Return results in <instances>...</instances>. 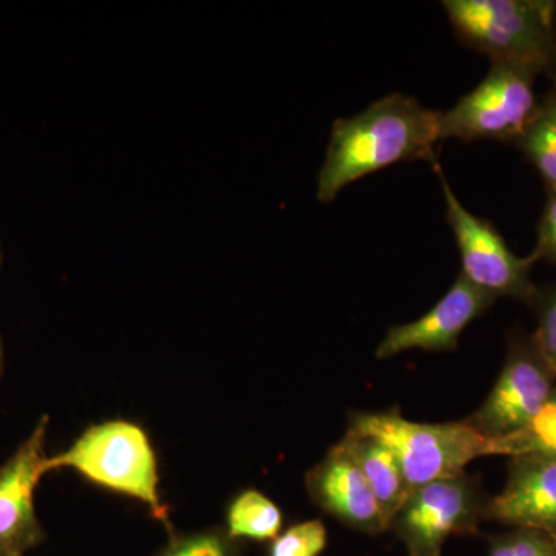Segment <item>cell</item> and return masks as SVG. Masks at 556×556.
<instances>
[{"label":"cell","instance_id":"cell-1","mask_svg":"<svg viewBox=\"0 0 556 556\" xmlns=\"http://www.w3.org/2000/svg\"><path fill=\"white\" fill-rule=\"evenodd\" d=\"M439 118L441 112L397 91L356 116L334 121L317 200L331 203L351 182L397 163L420 160L438 166Z\"/></svg>","mask_w":556,"mask_h":556},{"label":"cell","instance_id":"cell-2","mask_svg":"<svg viewBox=\"0 0 556 556\" xmlns=\"http://www.w3.org/2000/svg\"><path fill=\"white\" fill-rule=\"evenodd\" d=\"M51 471L72 470L89 484L129 497L174 532L169 504L161 496L160 459L149 431L127 419L91 424L67 448L49 456Z\"/></svg>","mask_w":556,"mask_h":556},{"label":"cell","instance_id":"cell-3","mask_svg":"<svg viewBox=\"0 0 556 556\" xmlns=\"http://www.w3.org/2000/svg\"><path fill=\"white\" fill-rule=\"evenodd\" d=\"M442 7L468 49L533 76L556 72V2L445 0Z\"/></svg>","mask_w":556,"mask_h":556},{"label":"cell","instance_id":"cell-4","mask_svg":"<svg viewBox=\"0 0 556 556\" xmlns=\"http://www.w3.org/2000/svg\"><path fill=\"white\" fill-rule=\"evenodd\" d=\"M348 431L386 445L412 489L464 473L471 460L489 456V439L466 420L447 424L413 422L399 407L387 412H353Z\"/></svg>","mask_w":556,"mask_h":556},{"label":"cell","instance_id":"cell-5","mask_svg":"<svg viewBox=\"0 0 556 556\" xmlns=\"http://www.w3.org/2000/svg\"><path fill=\"white\" fill-rule=\"evenodd\" d=\"M490 497L479 478L464 473L413 489L390 530L408 556H441L452 536L477 535Z\"/></svg>","mask_w":556,"mask_h":556},{"label":"cell","instance_id":"cell-6","mask_svg":"<svg viewBox=\"0 0 556 556\" xmlns=\"http://www.w3.org/2000/svg\"><path fill=\"white\" fill-rule=\"evenodd\" d=\"M536 76L526 70L492 62L489 73L470 93L439 118V137L473 142L479 139L515 142L536 115Z\"/></svg>","mask_w":556,"mask_h":556},{"label":"cell","instance_id":"cell-7","mask_svg":"<svg viewBox=\"0 0 556 556\" xmlns=\"http://www.w3.org/2000/svg\"><path fill=\"white\" fill-rule=\"evenodd\" d=\"M433 169L441 181L445 219L459 249L463 263L460 276L492 298H511L532 303L538 292L530 277L538 262L535 255L518 257L489 219L478 217L464 207L441 166L438 164Z\"/></svg>","mask_w":556,"mask_h":556},{"label":"cell","instance_id":"cell-8","mask_svg":"<svg viewBox=\"0 0 556 556\" xmlns=\"http://www.w3.org/2000/svg\"><path fill=\"white\" fill-rule=\"evenodd\" d=\"M555 379L532 340L514 339L489 396L464 420L486 439L508 437L526 427L546 405L554 394Z\"/></svg>","mask_w":556,"mask_h":556},{"label":"cell","instance_id":"cell-9","mask_svg":"<svg viewBox=\"0 0 556 556\" xmlns=\"http://www.w3.org/2000/svg\"><path fill=\"white\" fill-rule=\"evenodd\" d=\"M50 416H40L30 434L0 464V556H25L46 541L36 511V489L49 475Z\"/></svg>","mask_w":556,"mask_h":556},{"label":"cell","instance_id":"cell-10","mask_svg":"<svg viewBox=\"0 0 556 556\" xmlns=\"http://www.w3.org/2000/svg\"><path fill=\"white\" fill-rule=\"evenodd\" d=\"M311 501L343 526L367 535L390 530L378 500L342 441L306 473Z\"/></svg>","mask_w":556,"mask_h":556},{"label":"cell","instance_id":"cell-11","mask_svg":"<svg viewBox=\"0 0 556 556\" xmlns=\"http://www.w3.org/2000/svg\"><path fill=\"white\" fill-rule=\"evenodd\" d=\"M495 300L468 283L459 274L444 298L428 313L409 324L391 327L376 350V357L386 361L409 350L430 353L456 350L464 329L484 316Z\"/></svg>","mask_w":556,"mask_h":556},{"label":"cell","instance_id":"cell-12","mask_svg":"<svg viewBox=\"0 0 556 556\" xmlns=\"http://www.w3.org/2000/svg\"><path fill=\"white\" fill-rule=\"evenodd\" d=\"M485 518L556 541V460L510 457L506 486L490 497Z\"/></svg>","mask_w":556,"mask_h":556},{"label":"cell","instance_id":"cell-13","mask_svg":"<svg viewBox=\"0 0 556 556\" xmlns=\"http://www.w3.org/2000/svg\"><path fill=\"white\" fill-rule=\"evenodd\" d=\"M340 441L367 478L380 510L391 527V521L396 517L399 508L404 506L409 493L413 492L396 457L376 439L353 433V431L346 430L345 437Z\"/></svg>","mask_w":556,"mask_h":556},{"label":"cell","instance_id":"cell-14","mask_svg":"<svg viewBox=\"0 0 556 556\" xmlns=\"http://www.w3.org/2000/svg\"><path fill=\"white\" fill-rule=\"evenodd\" d=\"M281 508L257 489H243L229 501L225 532L239 543H270L283 532Z\"/></svg>","mask_w":556,"mask_h":556},{"label":"cell","instance_id":"cell-15","mask_svg":"<svg viewBox=\"0 0 556 556\" xmlns=\"http://www.w3.org/2000/svg\"><path fill=\"white\" fill-rule=\"evenodd\" d=\"M514 144L540 172L548 192H556V79L536 115Z\"/></svg>","mask_w":556,"mask_h":556},{"label":"cell","instance_id":"cell-16","mask_svg":"<svg viewBox=\"0 0 556 556\" xmlns=\"http://www.w3.org/2000/svg\"><path fill=\"white\" fill-rule=\"evenodd\" d=\"M489 456L556 460V388L546 405L526 427L508 437L489 439Z\"/></svg>","mask_w":556,"mask_h":556},{"label":"cell","instance_id":"cell-17","mask_svg":"<svg viewBox=\"0 0 556 556\" xmlns=\"http://www.w3.org/2000/svg\"><path fill=\"white\" fill-rule=\"evenodd\" d=\"M244 544L230 540L223 527L170 532L166 546L153 556H241Z\"/></svg>","mask_w":556,"mask_h":556},{"label":"cell","instance_id":"cell-18","mask_svg":"<svg viewBox=\"0 0 556 556\" xmlns=\"http://www.w3.org/2000/svg\"><path fill=\"white\" fill-rule=\"evenodd\" d=\"M328 544V532L321 519H306L285 529L268 543L266 556H320Z\"/></svg>","mask_w":556,"mask_h":556},{"label":"cell","instance_id":"cell-19","mask_svg":"<svg viewBox=\"0 0 556 556\" xmlns=\"http://www.w3.org/2000/svg\"><path fill=\"white\" fill-rule=\"evenodd\" d=\"M530 305L536 313L535 334L530 340L556 376V285L546 289L538 288Z\"/></svg>","mask_w":556,"mask_h":556},{"label":"cell","instance_id":"cell-20","mask_svg":"<svg viewBox=\"0 0 556 556\" xmlns=\"http://www.w3.org/2000/svg\"><path fill=\"white\" fill-rule=\"evenodd\" d=\"M489 556H555L554 541L535 530L515 529L490 540Z\"/></svg>","mask_w":556,"mask_h":556},{"label":"cell","instance_id":"cell-21","mask_svg":"<svg viewBox=\"0 0 556 556\" xmlns=\"http://www.w3.org/2000/svg\"><path fill=\"white\" fill-rule=\"evenodd\" d=\"M536 260L556 263V192H548L546 207L538 225Z\"/></svg>","mask_w":556,"mask_h":556},{"label":"cell","instance_id":"cell-22","mask_svg":"<svg viewBox=\"0 0 556 556\" xmlns=\"http://www.w3.org/2000/svg\"><path fill=\"white\" fill-rule=\"evenodd\" d=\"M2 371H3V346H2V339H0V379H2Z\"/></svg>","mask_w":556,"mask_h":556},{"label":"cell","instance_id":"cell-23","mask_svg":"<svg viewBox=\"0 0 556 556\" xmlns=\"http://www.w3.org/2000/svg\"><path fill=\"white\" fill-rule=\"evenodd\" d=\"M555 556H556V541H554Z\"/></svg>","mask_w":556,"mask_h":556},{"label":"cell","instance_id":"cell-24","mask_svg":"<svg viewBox=\"0 0 556 556\" xmlns=\"http://www.w3.org/2000/svg\"><path fill=\"white\" fill-rule=\"evenodd\" d=\"M0 262H2V252H0Z\"/></svg>","mask_w":556,"mask_h":556}]
</instances>
